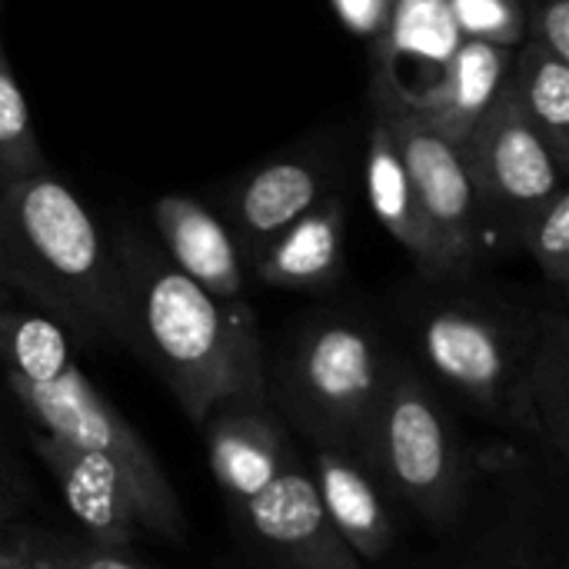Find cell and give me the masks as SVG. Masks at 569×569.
Here are the masks:
<instances>
[{
  "instance_id": "cell-1",
  "label": "cell",
  "mask_w": 569,
  "mask_h": 569,
  "mask_svg": "<svg viewBox=\"0 0 569 569\" xmlns=\"http://www.w3.org/2000/svg\"><path fill=\"white\" fill-rule=\"evenodd\" d=\"M130 350L170 387L190 423L227 400H270L257 317L247 300H223L180 273L143 240L117 250Z\"/></svg>"
},
{
  "instance_id": "cell-2",
  "label": "cell",
  "mask_w": 569,
  "mask_h": 569,
  "mask_svg": "<svg viewBox=\"0 0 569 569\" xmlns=\"http://www.w3.org/2000/svg\"><path fill=\"white\" fill-rule=\"evenodd\" d=\"M0 283L70 337L130 347L117 250L50 170L0 183Z\"/></svg>"
},
{
  "instance_id": "cell-3",
  "label": "cell",
  "mask_w": 569,
  "mask_h": 569,
  "mask_svg": "<svg viewBox=\"0 0 569 569\" xmlns=\"http://www.w3.org/2000/svg\"><path fill=\"white\" fill-rule=\"evenodd\" d=\"M0 380L37 437L107 457L123 470L163 540H183L177 490L147 440L73 360L70 333L40 310H0Z\"/></svg>"
},
{
  "instance_id": "cell-4",
  "label": "cell",
  "mask_w": 569,
  "mask_h": 569,
  "mask_svg": "<svg viewBox=\"0 0 569 569\" xmlns=\"http://www.w3.org/2000/svg\"><path fill=\"white\" fill-rule=\"evenodd\" d=\"M360 463L437 530H453L477 490V460L433 380L390 357Z\"/></svg>"
},
{
  "instance_id": "cell-5",
  "label": "cell",
  "mask_w": 569,
  "mask_h": 569,
  "mask_svg": "<svg viewBox=\"0 0 569 569\" xmlns=\"http://www.w3.org/2000/svg\"><path fill=\"white\" fill-rule=\"evenodd\" d=\"M390 353L357 317H317L287 347L267 393L310 447L363 457Z\"/></svg>"
},
{
  "instance_id": "cell-6",
  "label": "cell",
  "mask_w": 569,
  "mask_h": 569,
  "mask_svg": "<svg viewBox=\"0 0 569 569\" xmlns=\"http://www.w3.org/2000/svg\"><path fill=\"white\" fill-rule=\"evenodd\" d=\"M540 323L527 327L493 307L450 300L420 317L417 347L427 370L460 400L487 420L527 433V373Z\"/></svg>"
},
{
  "instance_id": "cell-7",
  "label": "cell",
  "mask_w": 569,
  "mask_h": 569,
  "mask_svg": "<svg viewBox=\"0 0 569 569\" xmlns=\"http://www.w3.org/2000/svg\"><path fill=\"white\" fill-rule=\"evenodd\" d=\"M460 153L473 183L483 237L487 217L520 233V227L563 187L567 177L527 117L510 73L487 113L460 143Z\"/></svg>"
},
{
  "instance_id": "cell-8",
  "label": "cell",
  "mask_w": 569,
  "mask_h": 569,
  "mask_svg": "<svg viewBox=\"0 0 569 569\" xmlns=\"http://www.w3.org/2000/svg\"><path fill=\"white\" fill-rule=\"evenodd\" d=\"M377 90V110L390 123L393 143L413 183V197L437 243L440 270L443 277L457 273L487 247L463 153L457 143L440 137L393 87L380 83Z\"/></svg>"
},
{
  "instance_id": "cell-9",
  "label": "cell",
  "mask_w": 569,
  "mask_h": 569,
  "mask_svg": "<svg viewBox=\"0 0 569 569\" xmlns=\"http://www.w3.org/2000/svg\"><path fill=\"white\" fill-rule=\"evenodd\" d=\"M33 453L57 483L63 507L80 523L83 540L127 553L140 530L153 533L143 500L137 497V490L130 487L117 463L37 433Z\"/></svg>"
},
{
  "instance_id": "cell-10",
  "label": "cell",
  "mask_w": 569,
  "mask_h": 569,
  "mask_svg": "<svg viewBox=\"0 0 569 569\" xmlns=\"http://www.w3.org/2000/svg\"><path fill=\"white\" fill-rule=\"evenodd\" d=\"M200 427L210 473L230 513L267 490L297 457L290 430L270 400H227Z\"/></svg>"
},
{
  "instance_id": "cell-11",
  "label": "cell",
  "mask_w": 569,
  "mask_h": 569,
  "mask_svg": "<svg viewBox=\"0 0 569 569\" xmlns=\"http://www.w3.org/2000/svg\"><path fill=\"white\" fill-rule=\"evenodd\" d=\"M233 517L250 540L273 557L277 569H303L333 533L313 473L300 457H293L267 490L233 510Z\"/></svg>"
},
{
  "instance_id": "cell-12",
  "label": "cell",
  "mask_w": 569,
  "mask_h": 569,
  "mask_svg": "<svg viewBox=\"0 0 569 569\" xmlns=\"http://www.w3.org/2000/svg\"><path fill=\"white\" fill-rule=\"evenodd\" d=\"M510 47H497L487 40L463 37L443 70L417 93H400L440 137L450 143H463L477 120L487 113L493 97L500 93L510 67H513Z\"/></svg>"
},
{
  "instance_id": "cell-13",
  "label": "cell",
  "mask_w": 569,
  "mask_h": 569,
  "mask_svg": "<svg viewBox=\"0 0 569 569\" xmlns=\"http://www.w3.org/2000/svg\"><path fill=\"white\" fill-rule=\"evenodd\" d=\"M310 473L330 530L360 557V563H380L393 550L397 527L377 477L357 457L327 447H313Z\"/></svg>"
},
{
  "instance_id": "cell-14",
  "label": "cell",
  "mask_w": 569,
  "mask_h": 569,
  "mask_svg": "<svg viewBox=\"0 0 569 569\" xmlns=\"http://www.w3.org/2000/svg\"><path fill=\"white\" fill-rule=\"evenodd\" d=\"M167 260L223 300H243V263L230 230L197 200L170 193L153 207Z\"/></svg>"
},
{
  "instance_id": "cell-15",
  "label": "cell",
  "mask_w": 569,
  "mask_h": 569,
  "mask_svg": "<svg viewBox=\"0 0 569 569\" xmlns=\"http://www.w3.org/2000/svg\"><path fill=\"white\" fill-rule=\"evenodd\" d=\"M347 207L337 193L320 197L300 220L277 233L257 257V277L280 290H320L343 270Z\"/></svg>"
},
{
  "instance_id": "cell-16",
  "label": "cell",
  "mask_w": 569,
  "mask_h": 569,
  "mask_svg": "<svg viewBox=\"0 0 569 569\" xmlns=\"http://www.w3.org/2000/svg\"><path fill=\"white\" fill-rule=\"evenodd\" d=\"M367 193H370L377 220L420 260L427 273L443 277L437 243L413 197V183L393 143L390 123L380 110H373V127H370V143H367Z\"/></svg>"
},
{
  "instance_id": "cell-17",
  "label": "cell",
  "mask_w": 569,
  "mask_h": 569,
  "mask_svg": "<svg viewBox=\"0 0 569 569\" xmlns=\"http://www.w3.org/2000/svg\"><path fill=\"white\" fill-rule=\"evenodd\" d=\"M320 190L323 183L317 170L297 160H277L257 170L237 200V223L247 250H253L257 257L277 233H283L323 197Z\"/></svg>"
},
{
  "instance_id": "cell-18",
  "label": "cell",
  "mask_w": 569,
  "mask_h": 569,
  "mask_svg": "<svg viewBox=\"0 0 569 569\" xmlns=\"http://www.w3.org/2000/svg\"><path fill=\"white\" fill-rule=\"evenodd\" d=\"M527 433L557 460L569 457V323L547 313L527 373Z\"/></svg>"
},
{
  "instance_id": "cell-19",
  "label": "cell",
  "mask_w": 569,
  "mask_h": 569,
  "mask_svg": "<svg viewBox=\"0 0 569 569\" xmlns=\"http://www.w3.org/2000/svg\"><path fill=\"white\" fill-rule=\"evenodd\" d=\"M460 40L463 33L453 20L450 0H393L387 30L377 40L383 57V73H393L403 60H410L417 67L413 80H423L420 83L423 90L443 70V63L450 60Z\"/></svg>"
},
{
  "instance_id": "cell-20",
  "label": "cell",
  "mask_w": 569,
  "mask_h": 569,
  "mask_svg": "<svg viewBox=\"0 0 569 569\" xmlns=\"http://www.w3.org/2000/svg\"><path fill=\"white\" fill-rule=\"evenodd\" d=\"M510 80L517 97L547 140L560 170H569V60L550 53L547 47L523 40L520 53H513Z\"/></svg>"
},
{
  "instance_id": "cell-21",
  "label": "cell",
  "mask_w": 569,
  "mask_h": 569,
  "mask_svg": "<svg viewBox=\"0 0 569 569\" xmlns=\"http://www.w3.org/2000/svg\"><path fill=\"white\" fill-rule=\"evenodd\" d=\"M50 170L37 130L30 123L27 97L0 43V183Z\"/></svg>"
},
{
  "instance_id": "cell-22",
  "label": "cell",
  "mask_w": 569,
  "mask_h": 569,
  "mask_svg": "<svg viewBox=\"0 0 569 569\" xmlns=\"http://www.w3.org/2000/svg\"><path fill=\"white\" fill-rule=\"evenodd\" d=\"M10 543L20 569H143L130 563L127 553L47 530H10Z\"/></svg>"
},
{
  "instance_id": "cell-23",
  "label": "cell",
  "mask_w": 569,
  "mask_h": 569,
  "mask_svg": "<svg viewBox=\"0 0 569 569\" xmlns=\"http://www.w3.org/2000/svg\"><path fill=\"white\" fill-rule=\"evenodd\" d=\"M540 273L560 290L569 283V193L560 187L517 233Z\"/></svg>"
},
{
  "instance_id": "cell-24",
  "label": "cell",
  "mask_w": 569,
  "mask_h": 569,
  "mask_svg": "<svg viewBox=\"0 0 569 569\" xmlns=\"http://www.w3.org/2000/svg\"><path fill=\"white\" fill-rule=\"evenodd\" d=\"M453 20L463 37L517 50L527 40L520 0H450Z\"/></svg>"
},
{
  "instance_id": "cell-25",
  "label": "cell",
  "mask_w": 569,
  "mask_h": 569,
  "mask_svg": "<svg viewBox=\"0 0 569 569\" xmlns=\"http://www.w3.org/2000/svg\"><path fill=\"white\" fill-rule=\"evenodd\" d=\"M527 40L569 60V0H530L523 7Z\"/></svg>"
},
{
  "instance_id": "cell-26",
  "label": "cell",
  "mask_w": 569,
  "mask_h": 569,
  "mask_svg": "<svg viewBox=\"0 0 569 569\" xmlns=\"http://www.w3.org/2000/svg\"><path fill=\"white\" fill-rule=\"evenodd\" d=\"M330 3L347 30L370 37V40L383 37L390 10H393V0H330Z\"/></svg>"
},
{
  "instance_id": "cell-27",
  "label": "cell",
  "mask_w": 569,
  "mask_h": 569,
  "mask_svg": "<svg viewBox=\"0 0 569 569\" xmlns=\"http://www.w3.org/2000/svg\"><path fill=\"white\" fill-rule=\"evenodd\" d=\"M303 569H363V563L337 533H330Z\"/></svg>"
},
{
  "instance_id": "cell-28",
  "label": "cell",
  "mask_w": 569,
  "mask_h": 569,
  "mask_svg": "<svg viewBox=\"0 0 569 569\" xmlns=\"http://www.w3.org/2000/svg\"><path fill=\"white\" fill-rule=\"evenodd\" d=\"M10 500H13V490H10L7 470L0 467V523H3V517L10 513Z\"/></svg>"
},
{
  "instance_id": "cell-29",
  "label": "cell",
  "mask_w": 569,
  "mask_h": 569,
  "mask_svg": "<svg viewBox=\"0 0 569 569\" xmlns=\"http://www.w3.org/2000/svg\"><path fill=\"white\" fill-rule=\"evenodd\" d=\"M0 569H20V560L13 553V543L7 537V543H0Z\"/></svg>"
}]
</instances>
